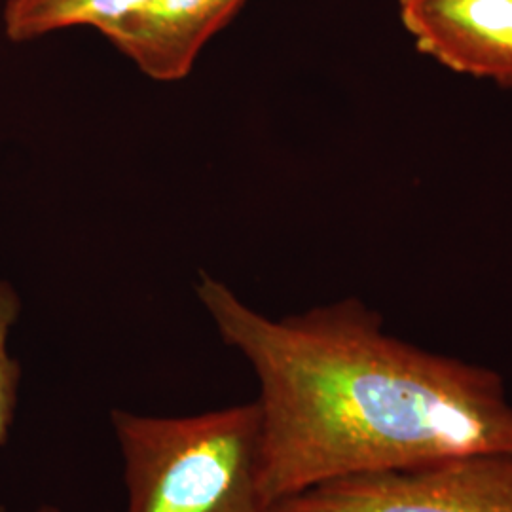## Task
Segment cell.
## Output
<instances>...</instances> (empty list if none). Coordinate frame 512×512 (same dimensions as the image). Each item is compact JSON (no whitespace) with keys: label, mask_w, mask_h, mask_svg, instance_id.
<instances>
[{"label":"cell","mask_w":512,"mask_h":512,"mask_svg":"<svg viewBox=\"0 0 512 512\" xmlns=\"http://www.w3.org/2000/svg\"><path fill=\"white\" fill-rule=\"evenodd\" d=\"M196 296L258 380L264 501L336 478L512 450L499 372L404 342L359 298L272 319L200 272Z\"/></svg>","instance_id":"cell-1"},{"label":"cell","mask_w":512,"mask_h":512,"mask_svg":"<svg viewBox=\"0 0 512 512\" xmlns=\"http://www.w3.org/2000/svg\"><path fill=\"white\" fill-rule=\"evenodd\" d=\"M124 459L126 512H270L260 469L258 403L198 416L110 410Z\"/></svg>","instance_id":"cell-2"},{"label":"cell","mask_w":512,"mask_h":512,"mask_svg":"<svg viewBox=\"0 0 512 512\" xmlns=\"http://www.w3.org/2000/svg\"><path fill=\"white\" fill-rule=\"evenodd\" d=\"M270 512H512V450L336 478Z\"/></svg>","instance_id":"cell-3"},{"label":"cell","mask_w":512,"mask_h":512,"mask_svg":"<svg viewBox=\"0 0 512 512\" xmlns=\"http://www.w3.org/2000/svg\"><path fill=\"white\" fill-rule=\"evenodd\" d=\"M399 18L421 54L512 88V0H399Z\"/></svg>","instance_id":"cell-4"},{"label":"cell","mask_w":512,"mask_h":512,"mask_svg":"<svg viewBox=\"0 0 512 512\" xmlns=\"http://www.w3.org/2000/svg\"><path fill=\"white\" fill-rule=\"evenodd\" d=\"M247 0H147L101 35L156 82L192 73L209 40L241 12Z\"/></svg>","instance_id":"cell-5"},{"label":"cell","mask_w":512,"mask_h":512,"mask_svg":"<svg viewBox=\"0 0 512 512\" xmlns=\"http://www.w3.org/2000/svg\"><path fill=\"white\" fill-rule=\"evenodd\" d=\"M147 0H6L4 35L23 44L73 27L103 31Z\"/></svg>","instance_id":"cell-6"},{"label":"cell","mask_w":512,"mask_h":512,"mask_svg":"<svg viewBox=\"0 0 512 512\" xmlns=\"http://www.w3.org/2000/svg\"><path fill=\"white\" fill-rule=\"evenodd\" d=\"M21 296L14 285L0 279V448L8 444L16 421L21 384V365L10 353L8 342L21 315ZM4 512V507H0Z\"/></svg>","instance_id":"cell-7"},{"label":"cell","mask_w":512,"mask_h":512,"mask_svg":"<svg viewBox=\"0 0 512 512\" xmlns=\"http://www.w3.org/2000/svg\"><path fill=\"white\" fill-rule=\"evenodd\" d=\"M37 512H63L61 509H57L54 505H42Z\"/></svg>","instance_id":"cell-8"}]
</instances>
